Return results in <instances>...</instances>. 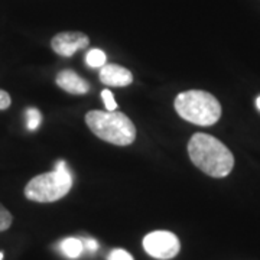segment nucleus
<instances>
[{
	"label": "nucleus",
	"mask_w": 260,
	"mask_h": 260,
	"mask_svg": "<svg viewBox=\"0 0 260 260\" xmlns=\"http://www.w3.org/2000/svg\"><path fill=\"white\" fill-rule=\"evenodd\" d=\"M188 155L195 167L211 178H225L234 168L232 150L207 133H194L191 136Z\"/></svg>",
	"instance_id": "nucleus-1"
},
{
	"label": "nucleus",
	"mask_w": 260,
	"mask_h": 260,
	"mask_svg": "<svg viewBox=\"0 0 260 260\" xmlns=\"http://www.w3.org/2000/svg\"><path fill=\"white\" fill-rule=\"evenodd\" d=\"M85 123L99 139L116 146H129L136 140V126L124 113L91 110L85 114Z\"/></svg>",
	"instance_id": "nucleus-2"
},
{
	"label": "nucleus",
	"mask_w": 260,
	"mask_h": 260,
	"mask_svg": "<svg viewBox=\"0 0 260 260\" xmlns=\"http://www.w3.org/2000/svg\"><path fill=\"white\" fill-rule=\"evenodd\" d=\"M175 112L179 117L197 126H213L221 117V104L213 94L203 90H189L178 94Z\"/></svg>",
	"instance_id": "nucleus-3"
},
{
	"label": "nucleus",
	"mask_w": 260,
	"mask_h": 260,
	"mask_svg": "<svg viewBox=\"0 0 260 260\" xmlns=\"http://www.w3.org/2000/svg\"><path fill=\"white\" fill-rule=\"evenodd\" d=\"M73 188V175L64 160L56 162L55 169L32 178L25 186V197L34 203H55Z\"/></svg>",
	"instance_id": "nucleus-4"
},
{
	"label": "nucleus",
	"mask_w": 260,
	"mask_h": 260,
	"mask_svg": "<svg viewBox=\"0 0 260 260\" xmlns=\"http://www.w3.org/2000/svg\"><path fill=\"white\" fill-rule=\"evenodd\" d=\"M143 249L149 256L159 260L174 259L181 250L179 239L174 233L159 232L149 233L143 239Z\"/></svg>",
	"instance_id": "nucleus-5"
},
{
	"label": "nucleus",
	"mask_w": 260,
	"mask_h": 260,
	"mask_svg": "<svg viewBox=\"0 0 260 260\" xmlns=\"http://www.w3.org/2000/svg\"><path fill=\"white\" fill-rule=\"evenodd\" d=\"M88 45H90V38L78 30L56 34L51 41L52 51L59 56H65V58L73 56L77 51L85 49Z\"/></svg>",
	"instance_id": "nucleus-6"
},
{
	"label": "nucleus",
	"mask_w": 260,
	"mask_h": 260,
	"mask_svg": "<svg viewBox=\"0 0 260 260\" xmlns=\"http://www.w3.org/2000/svg\"><path fill=\"white\" fill-rule=\"evenodd\" d=\"M100 81L109 87H127L133 83V74L117 64H104L100 68Z\"/></svg>",
	"instance_id": "nucleus-7"
},
{
	"label": "nucleus",
	"mask_w": 260,
	"mask_h": 260,
	"mask_svg": "<svg viewBox=\"0 0 260 260\" xmlns=\"http://www.w3.org/2000/svg\"><path fill=\"white\" fill-rule=\"evenodd\" d=\"M56 85L70 94H87L90 91V83L81 78L73 70H64L56 75Z\"/></svg>",
	"instance_id": "nucleus-8"
},
{
	"label": "nucleus",
	"mask_w": 260,
	"mask_h": 260,
	"mask_svg": "<svg viewBox=\"0 0 260 260\" xmlns=\"http://www.w3.org/2000/svg\"><path fill=\"white\" fill-rule=\"evenodd\" d=\"M61 250L67 257L70 259H77L84 250V243L75 237L65 239L64 242H61Z\"/></svg>",
	"instance_id": "nucleus-9"
},
{
	"label": "nucleus",
	"mask_w": 260,
	"mask_h": 260,
	"mask_svg": "<svg viewBox=\"0 0 260 260\" xmlns=\"http://www.w3.org/2000/svg\"><path fill=\"white\" fill-rule=\"evenodd\" d=\"M85 62L91 68H102L106 64V54L102 49H90L85 55Z\"/></svg>",
	"instance_id": "nucleus-10"
},
{
	"label": "nucleus",
	"mask_w": 260,
	"mask_h": 260,
	"mask_svg": "<svg viewBox=\"0 0 260 260\" xmlns=\"http://www.w3.org/2000/svg\"><path fill=\"white\" fill-rule=\"evenodd\" d=\"M42 123V114L38 109L30 107L26 110V127L29 130H37Z\"/></svg>",
	"instance_id": "nucleus-11"
},
{
	"label": "nucleus",
	"mask_w": 260,
	"mask_h": 260,
	"mask_svg": "<svg viewBox=\"0 0 260 260\" xmlns=\"http://www.w3.org/2000/svg\"><path fill=\"white\" fill-rule=\"evenodd\" d=\"M12 223H13V217H12V214H10L9 211L3 207V205L0 204V233L9 230Z\"/></svg>",
	"instance_id": "nucleus-12"
},
{
	"label": "nucleus",
	"mask_w": 260,
	"mask_h": 260,
	"mask_svg": "<svg viewBox=\"0 0 260 260\" xmlns=\"http://www.w3.org/2000/svg\"><path fill=\"white\" fill-rule=\"evenodd\" d=\"M102 99L106 106V110L107 112H114L117 109V103L114 100V95L110 90H103L102 91Z\"/></svg>",
	"instance_id": "nucleus-13"
},
{
	"label": "nucleus",
	"mask_w": 260,
	"mask_h": 260,
	"mask_svg": "<svg viewBox=\"0 0 260 260\" xmlns=\"http://www.w3.org/2000/svg\"><path fill=\"white\" fill-rule=\"evenodd\" d=\"M109 260H133L129 253L123 249H114L109 256Z\"/></svg>",
	"instance_id": "nucleus-14"
},
{
	"label": "nucleus",
	"mask_w": 260,
	"mask_h": 260,
	"mask_svg": "<svg viewBox=\"0 0 260 260\" xmlns=\"http://www.w3.org/2000/svg\"><path fill=\"white\" fill-rule=\"evenodd\" d=\"M10 104H12V99H10L9 93L5 90H0V110L9 109Z\"/></svg>",
	"instance_id": "nucleus-15"
},
{
	"label": "nucleus",
	"mask_w": 260,
	"mask_h": 260,
	"mask_svg": "<svg viewBox=\"0 0 260 260\" xmlns=\"http://www.w3.org/2000/svg\"><path fill=\"white\" fill-rule=\"evenodd\" d=\"M85 247L90 251H95L99 249V243L95 242V240H93V239H88V240L85 242Z\"/></svg>",
	"instance_id": "nucleus-16"
},
{
	"label": "nucleus",
	"mask_w": 260,
	"mask_h": 260,
	"mask_svg": "<svg viewBox=\"0 0 260 260\" xmlns=\"http://www.w3.org/2000/svg\"><path fill=\"white\" fill-rule=\"evenodd\" d=\"M256 104H257V109L260 110V97H257V100H256Z\"/></svg>",
	"instance_id": "nucleus-17"
},
{
	"label": "nucleus",
	"mask_w": 260,
	"mask_h": 260,
	"mask_svg": "<svg viewBox=\"0 0 260 260\" xmlns=\"http://www.w3.org/2000/svg\"><path fill=\"white\" fill-rule=\"evenodd\" d=\"M3 256H5V254H3V251H0V260H3Z\"/></svg>",
	"instance_id": "nucleus-18"
}]
</instances>
